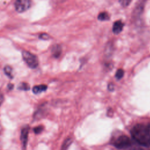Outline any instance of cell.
Returning a JSON list of instances; mask_svg holds the SVG:
<instances>
[{
    "label": "cell",
    "mask_w": 150,
    "mask_h": 150,
    "mask_svg": "<svg viewBox=\"0 0 150 150\" xmlns=\"http://www.w3.org/2000/svg\"><path fill=\"white\" fill-rule=\"evenodd\" d=\"M108 89L111 91H113L114 90V85L112 83H110L108 85Z\"/></svg>",
    "instance_id": "obj_18"
},
{
    "label": "cell",
    "mask_w": 150,
    "mask_h": 150,
    "mask_svg": "<svg viewBox=\"0 0 150 150\" xmlns=\"http://www.w3.org/2000/svg\"><path fill=\"white\" fill-rule=\"evenodd\" d=\"M12 87H13V85H12V84H9V85H8V87H9L10 89H11V88H12Z\"/></svg>",
    "instance_id": "obj_19"
},
{
    "label": "cell",
    "mask_w": 150,
    "mask_h": 150,
    "mask_svg": "<svg viewBox=\"0 0 150 150\" xmlns=\"http://www.w3.org/2000/svg\"><path fill=\"white\" fill-rule=\"evenodd\" d=\"M47 86L45 84H40V85H37L35 86L33 88H32V91L33 93L37 94H40L42 92L45 91L47 90Z\"/></svg>",
    "instance_id": "obj_8"
},
{
    "label": "cell",
    "mask_w": 150,
    "mask_h": 150,
    "mask_svg": "<svg viewBox=\"0 0 150 150\" xmlns=\"http://www.w3.org/2000/svg\"><path fill=\"white\" fill-rule=\"evenodd\" d=\"M22 56L23 61L30 68L35 69L38 66V59L34 54L26 50H23Z\"/></svg>",
    "instance_id": "obj_3"
},
{
    "label": "cell",
    "mask_w": 150,
    "mask_h": 150,
    "mask_svg": "<svg viewBox=\"0 0 150 150\" xmlns=\"http://www.w3.org/2000/svg\"><path fill=\"white\" fill-rule=\"evenodd\" d=\"M52 53L53 54V56L57 58L59 57L62 53V47L59 45H54L52 48Z\"/></svg>",
    "instance_id": "obj_9"
},
{
    "label": "cell",
    "mask_w": 150,
    "mask_h": 150,
    "mask_svg": "<svg viewBox=\"0 0 150 150\" xmlns=\"http://www.w3.org/2000/svg\"><path fill=\"white\" fill-rule=\"evenodd\" d=\"M19 90H24V91H27V90H29V88H30V87H29V85L26 83H25V82H22L21 83L19 86H18V87Z\"/></svg>",
    "instance_id": "obj_12"
},
{
    "label": "cell",
    "mask_w": 150,
    "mask_h": 150,
    "mask_svg": "<svg viewBox=\"0 0 150 150\" xmlns=\"http://www.w3.org/2000/svg\"><path fill=\"white\" fill-rule=\"evenodd\" d=\"M4 73L5 74L9 77L10 78H12V69L11 66H6L4 69Z\"/></svg>",
    "instance_id": "obj_11"
},
{
    "label": "cell",
    "mask_w": 150,
    "mask_h": 150,
    "mask_svg": "<svg viewBox=\"0 0 150 150\" xmlns=\"http://www.w3.org/2000/svg\"><path fill=\"white\" fill-rule=\"evenodd\" d=\"M114 51V47H113V44L111 42H109L107 44L105 47V52L104 54L106 57L110 58L111 57Z\"/></svg>",
    "instance_id": "obj_7"
},
{
    "label": "cell",
    "mask_w": 150,
    "mask_h": 150,
    "mask_svg": "<svg viewBox=\"0 0 150 150\" xmlns=\"http://www.w3.org/2000/svg\"><path fill=\"white\" fill-rule=\"evenodd\" d=\"M124 27V23L121 21H117L114 23L112 26V31L115 34L120 33Z\"/></svg>",
    "instance_id": "obj_6"
},
{
    "label": "cell",
    "mask_w": 150,
    "mask_h": 150,
    "mask_svg": "<svg viewBox=\"0 0 150 150\" xmlns=\"http://www.w3.org/2000/svg\"><path fill=\"white\" fill-rule=\"evenodd\" d=\"M124 74V70L122 69H118L116 71V73H115V77H116V79H118V80L121 79L123 77Z\"/></svg>",
    "instance_id": "obj_14"
},
{
    "label": "cell",
    "mask_w": 150,
    "mask_h": 150,
    "mask_svg": "<svg viewBox=\"0 0 150 150\" xmlns=\"http://www.w3.org/2000/svg\"><path fill=\"white\" fill-rule=\"evenodd\" d=\"M49 38H50L49 35L47 33H41L39 35V38L42 39V40H48L49 39Z\"/></svg>",
    "instance_id": "obj_17"
},
{
    "label": "cell",
    "mask_w": 150,
    "mask_h": 150,
    "mask_svg": "<svg viewBox=\"0 0 150 150\" xmlns=\"http://www.w3.org/2000/svg\"><path fill=\"white\" fill-rule=\"evenodd\" d=\"M131 135L139 145L150 146V124L139 123L135 125L131 129Z\"/></svg>",
    "instance_id": "obj_1"
},
{
    "label": "cell",
    "mask_w": 150,
    "mask_h": 150,
    "mask_svg": "<svg viewBox=\"0 0 150 150\" xmlns=\"http://www.w3.org/2000/svg\"><path fill=\"white\" fill-rule=\"evenodd\" d=\"M111 144L118 149H125L131 146L132 142L130 138L124 134L113 136L111 139Z\"/></svg>",
    "instance_id": "obj_2"
},
{
    "label": "cell",
    "mask_w": 150,
    "mask_h": 150,
    "mask_svg": "<svg viewBox=\"0 0 150 150\" xmlns=\"http://www.w3.org/2000/svg\"><path fill=\"white\" fill-rule=\"evenodd\" d=\"M71 142V139L70 138L66 139L63 144L61 150H66L67 149V148L69 147V146L70 145Z\"/></svg>",
    "instance_id": "obj_13"
},
{
    "label": "cell",
    "mask_w": 150,
    "mask_h": 150,
    "mask_svg": "<svg viewBox=\"0 0 150 150\" xmlns=\"http://www.w3.org/2000/svg\"><path fill=\"white\" fill-rule=\"evenodd\" d=\"M29 132V127L28 125H24L21 132V141L22 143V145L23 149H25L28 144V135Z\"/></svg>",
    "instance_id": "obj_5"
},
{
    "label": "cell",
    "mask_w": 150,
    "mask_h": 150,
    "mask_svg": "<svg viewBox=\"0 0 150 150\" xmlns=\"http://www.w3.org/2000/svg\"><path fill=\"white\" fill-rule=\"evenodd\" d=\"M98 19L103 21H108L110 19V16L108 13L105 12H100L98 15Z\"/></svg>",
    "instance_id": "obj_10"
},
{
    "label": "cell",
    "mask_w": 150,
    "mask_h": 150,
    "mask_svg": "<svg viewBox=\"0 0 150 150\" xmlns=\"http://www.w3.org/2000/svg\"><path fill=\"white\" fill-rule=\"evenodd\" d=\"M131 0H119V2L123 7H126L129 5Z\"/></svg>",
    "instance_id": "obj_15"
},
{
    "label": "cell",
    "mask_w": 150,
    "mask_h": 150,
    "mask_svg": "<svg viewBox=\"0 0 150 150\" xmlns=\"http://www.w3.org/2000/svg\"><path fill=\"white\" fill-rule=\"evenodd\" d=\"M43 126H41V125L37 126L35 128H34V129H33L34 132L35 134H39V133H40L43 131Z\"/></svg>",
    "instance_id": "obj_16"
},
{
    "label": "cell",
    "mask_w": 150,
    "mask_h": 150,
    "mask_svg": "<svg viewBox=\"0 0 150 150\" xmlns=\"http://www.w3.org/2000/svg\"><path fill=\"white\" fill-rule=\"evenodd\" d=\"M31 5V0H16L14 4L16 11L19 13H22L27 11L30 8Z\"/></svg>",
    "instance_id": "obj_4"
}]
</instances>
